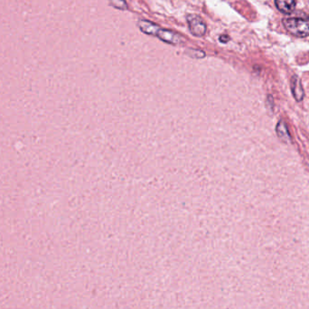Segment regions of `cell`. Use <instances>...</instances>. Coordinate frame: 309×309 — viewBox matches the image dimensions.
I'll return each mask as SVG.
<instances>
[{"label":"cell","instance_id":"6da1fadb","mask_svg":"<svg viewBox=\"0 0 309 309\" xmlns=\"http://www.w3.org/2000/svg\"><path fill=\"white\" fill-rule=\"evenodd\" d=\"M138 27L146 35L159 38L163 42L171 45H179L183 42V38L179 34L171 30L160 28L158 24L151 23L150 21L140 20L138 23Z\"/></svg>","mask_w":309,"mask_h":309},{"label":"cell","instance_id":"7a4b0ae2","mask_svg":"<svg viewBox=\"0 0 309 309\" xmlns=\"http://www.w3.org/2000/svg\"><path fill=\"white\" fill-rule=\"evenodd\" d=\"M283 24L288 32L297 37L309 36V16L305 13L296 15L290 14L283 19Z\"/></svg>","mask_w":309,"mask_h":309},{"label":"cell","instance_id":"3957f363","mask_svg":"<svg viewBox=\"0 0 309 309\" xmlns=\"http://www.w3.org/2000/svg\"><path fill=\"white\" fill-rule=\"evenodd\" d=\"M187 24L193 36L202 37L206 33V24L201 16L190 14L187 16Z\"/></svg>","mask_w":309,"mask_h":309},{"label":"cell","instance_id":"277c9868","mask_svg":"<svg viewBox=\"0 0 309 309\" xmlns=\"http://www.w3.org/2000/svg\"><path fill=\"white\" fill-rule=\"evenodd\" d=\"M290 88H291V92H292L295 100L297 102H302L304 100V98H305V91H304L303 86H302V83H301L300 79L296 76V75H294L291 78Z\"/></svg>","mask_w":309,"mask_h":309},{"label":"cell","instance_id":"5b68a950","mask_svg":"<svg viewBox=\"0 0 309 309\" xmlns=\"http://www.w3.org/2000/svg\"><path fill=\"white\" fill-rule=\"evenodd\" d=\"M277 9L284 14L290 15L295 10L297 0H275Z\"/></svg>","mask_w":309,"mask_h":309},{"label":"cell","instance_id":"8992f818","mask_svg":"<svg viewBox=\"0 0 309 309\" xmlns=\"http://www.w3.org/2000/svg\"><path fill=\"white\" fill-rule=\"evenodd\" d=\"M276 135L279 138L281 139L282 142L289 143L291 142V136L289 134V130L287 128V125L285 124V122L283 120H280L277 122L276 127Z\"/></svg>","mask_w":309,"mask_h":309},{"label":"cell","instance_id":"52a82bcc","mask_svg":"<svg viewBox=\"0 0 309 309\" xmlns=\"http://www.w3.org/2000/svg\"><path fill=\"white\" fill-rule=\"evenodd\" d=\"M110 2L114 8H118L120 10H126L128 8V5H127L125 0H110Z\"/></svg>","mask_w":309,"mask_h":309},{"label":"cell","instance_id":"ba28073f","mask_svg":"<svg viewBox=\"0 0 309 309\" xmlns=\"http://www.w3.org/2000/svg\"><path fill=\"white\" fill-rule=\"evenodd\" d=\"M219 40L222 42V43H227L228 41L230 40V37H227V36H222V37H220Z\"/></svg>","mask_w":309,"mask_h":309}]
</instances>
